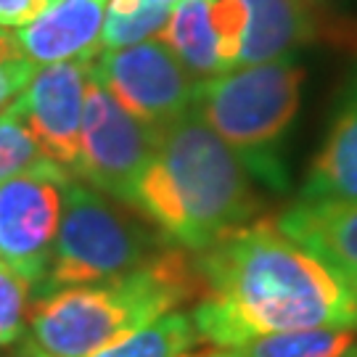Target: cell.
<instances>
[{
  "label": "cell",
  "instance_id": "obj_8",
  "mask_svg": "<svg viewBox=\"0 0 357 357\" xmlns=\"http://www.w3.org/2000/svg\"><path fill=\"white\" fill-rule=\"evenodd\" d=\"M69 180L64 167L51 165L0 183V259L32 286L51 262Z\"/></svg>",
  "mask_w": 357,
  "mask_h": 357
},
{
  "label": "cell",
  "instance_id": "obj_7",
  "mask_svg": "<svg viewBox=\"0 0 357 357\" xmlns=\"http://www.w3.org/2000/svg\"><path fill=\"white\" fill-rule=\"evenodd\" d=\"M93 75L122 109L153 130H165L191 112L199 85L162 40L103 51L93 64Z\"/></svg>",
  "mask_w": 357,
  "mask_h": 357
},
{
  "label": "cell",
  "instance_id": "obj_16",
  "mask_svg": "<svg viewBox=\"0 0 357 357\" xmlns=\"http://www.w3.org/2000/svg\"><path fill=\"white\" fill-rule=\"evenodd\" d=\"M357 349L355 328H307L270 333L249 344L236 347L238 357H344Z\"/></svg>",
  "mask_w": 357,
  "mask_h": 357
},
{
  "label": "cell",
  "instance_id": "obj_11",
  "mask_svg": "<svg viewBox=\"0 0 357 357\" xmlns=\"http://www.w3.org/2000/svg\"><path fill=\"white\" fill-rule=\"evenodd\" d=\"M109 0H59L32 24L22 26L16 40L35 64L93 61L101 51V29Z\"/></svg>",
  "mask_w": 357,
  "mask_h": 357
},
{
  "label": "cell",
  "instance_id": "obj_20",
  "mask_svg": "<svg viewBox=\"0 0 357 357\" xmlns=\"http://www.w3.org/2000/svg\"><path fill=\"white\" fill-rule=\"evenodd\" d=\"M209 22L215 29L222 72L236 69L243 26H246V3L243 0H209Z\"/></svg>",
  "mask_w": 357,
  "mask_h": 357
},
{
  "label": "cell",
  "instance_id": "obj_18",
  "mask_svg": "<svg viewBox=\"0 0 357 357\" xmlns=\"http://www.w3.org/2000/svg\"><path fill=\"white\" fill-rule=\"evenodd\" d=\"M172 8L167 6H151L143 3L135 11L116 13L106 8L101 29V48L103 51H114V48H128L143 40H153L162 35V29L169 22Z\"/></svg>",
  "mask_w": 357,
  "mask_h": 357
},
{
  "label": "cell",
  "instance_id": "obj_26",
  "mask_svg": "<svg viewBox=\"0 0 357 357\" xmlns=\"http://www.w3.org/2000/svg\"><path fill=\"white\" fill-rule=\"evenodd\" d=\"M344 357H357V349H355V352H349V355H344Z\"/></svg>",
  "mask_w": 357,
  "mask_h": 357
},
{
  "label": "cell",
  "instance_id": "obj_23",
  "mask_svg": "<svg viewBox=\"0 0 357 357\" xmlns=\"http://www.w3.org/2000/svg\"><path fill=\"white\" fill-rule=\"evenodd\" d=\"M35 72H38V64L29 59L13 61V64H0V109L6 103H11L29 85Z\"/></svg>",
  "mask_w": 357,
  "mask_h": 357
},
{
  "label": "cell",
  "instance_id": "obj_22",
  "mask_svg": "<svg viewBox=\"0 0 357 357\" xmlns=\"http://www.w3.org/2000/svg\"><path fill=\"white\" fill-rule=\"evenodd\" d=\"M59 0H0V26L3 29H22L40 19Z\"/></svg>",
  "mask_w": 357,
  "mask_h": 357
},
{
  "label": "cell",
  "instance_id": "obj_1",
  "mask_svg": "<svg viewBox=\"0 0 357 357\" xmlns=\"http://www.w3.org/2000/svg\"><path fill=\"white\" fill-rule=\"evenodd\" d=\"M199 342L236 349L270 333L355 328L357 291L273 220H252L196 252Z\"/></svg>",
  "mask_w": 357,
  "mask_h": 357
},
{
  "label": "cell",
  "instance_id": "obj_14",
  "mask_svg": "<svg viewBox=\"0 0 357 357\" xmlns=\"http://www.w3.org/2000/svg\"><path fill=\"white\" fill-rule=\"evenodd\" d=\"M159 40L178 56V61L196 79H206L222 72L217 38L209 22V0H180L172 6L169 22Z\"/></svg>",
  "mask_w": 357,
  "mask_h": 357
},
{
  "label": "cell",
  "instance_id": "obj_6",
  "mask_svg": "<svg viewBox=\"0 0 357 357\" xmlns=\"http://www.w3.org/2000/svg\"><path fill=\"white\" fill-rule=\"evenodd\" d=\"M156 143L159 130L143 125L128 109H122L90 66L79 156L72 172L96 191L132 206L138 180L151 162Z\"/></svg>",
  "mask_w": 357,
  "mask_h": 357
},
{
  "label": "cell",
  "instance_id": "obj_25",
  "mask_svg": "<svg viewBox=\"0 0 357 357\" xmlns=\"http://www.w3.org/2000/svg\"><path fill=\"white\" fill-rule=\"evenodd\" d=\"M143 3H151V6H167V8H172L175 3H180V0H143Z\"/></svg>",
  "mask_w": 357,
  "mask_h": 357
},
{
  "label": "cell",
  "instance_id": "obj_13",
  "mask_svg": "<svg viewBox=\"0 0 357 357\" xmlns=\"http://www.w3.org/2000/svg\"><path fill=\"white\" fill-rule=\"evenodd\" d=\"M243 26L238 66L262 64L291 56L296 48L318 38L315 13L305 0H243Z\"/></svg>",
  "mask_w": 357,
  "mask_h": 357
},
{
  "label": "cell",
  "instance_id": "obj_15",
  "mask_svg": "<svg viewBox=\"0 0 357 357\" xmlns=\"http://www.w3.org/2000/svg\"><path fill=\"white\" fill-rule=\"evenodd\" d=\"M199 333L193 328L191 312H167L135 331L114 339L90 357H183L199 347Z\"/></svg>",
  "mask_w": 357,
  "mask_h": 357
},
{
  "label": "cell",
  "instance_id": "obj_5",
  "mask_svg": "<svg viewBox=\"0 0 357 357\" xmlns=\"http://www.w3.org/2000/svg\"><path fill=\"white\" fill-rule=\"evenodd\" d=\"M167 246L172 243L138 209L69 180L51 262L32 296L122 278L146 268Z\"/></svg>",
  "mask_w": 357,
  "mask_h": 357
},
{
  "label": "cell",
  "instance_id": "obj_12",
  "mask_svg": "<svg viewBox=\"0 0 357 357\" xmlns=\"http://www.w3.org/2000/svg\"><path fill=\"white\" fill-rule=\"evenodd\" d=\"M275 225L294 241L315 252L357 291V202H296L275 220Z\"/></svg>",
  "mask_w": 357,
  "mask_h": 357
},
{
  "label": "cell",
  "instance_id": "obj_4",
  "mask_svg": "<svg viewBox=\"0 0 357 357\" xmlns=\"http://www.w3.org/2000/svg\"><path fill=\"white\" fill-rule=\"evenodd\" d=\"M305 66L294 56L236 66L199 79L193 109L236 153L249 178L289 191V138L302 106Z\"/></svg>",
  "mask_w": 357,
  "mask_h": 357
},
{
  "label": "cell",
  "instance_id": "obj_10",
  "mask_svg": "<svg viewBox=\"0 0 357 357\" xmlns=\"http://www.w3.org/2000/svg\"><path fill=\"white\" fill-rule=\"evenodd\" d=\"M296 202L307 204L357 202V66L349 72L339 90L323 146L307 169Z\"/></svg>",
  "mask_w": 357,
  "mask_h": 357
},
{
  "label": "cell",
  "instance_id": "obj_17",
  "mask_svg": "<svg viewBox=\"0 0 357 357\" xmlns=\"http://www.w3.org/2000/svg\"><path fill=\"white\" fill-rule=\"evenodd\" d=\"M45 151L40 149L38 138L32 135L29 125L24 122V114L13 98L0 109V183L16 175H24L32 169L51 167Z\"/></svg>",
  "mask_w": 357,
  "mask_h": 357
},
{
  "label": "cell",
  "instance_id": "obj_21",
  "mask_svg": "<svg viewBox=\"0 0 357 357\" xmlns=\"http://www.w3.org/2000/svg\"><path fill=\"white\" fill-rule=\"evenodd\" d=\"M315 13L318 35L357 45V0H305Z\"/></svg>",
  "mask_w": 357,
  "mask_h": 357
},
{
  "label": "cell",
  "instance_id": "obj_27",
  "mask_svg": "<svg viewBox=\"0 0 357 357\" xmlns=\"http://www.w3.org/2000/svg\"><path fill=\"white\" fill-rule=\"evenodd\" d=\"M19 357H22V355H19Z\"/></svg>",
  "mask_w": 357,
  "mask_h": 357
},
{
  "label": "cell",
  "instance_id": "obj_9",
  "mask_svg": "<svg viewBox=\"0 0 357 357\" xmlns=\"http://www.w3.org/2000/svg\"><path fill=\"white\" fill-rule=\"evenodd\" d=\"M93 61H59L35 72L16 103L45 156L64 169H75L79 156V130L85 112Z\"/></svg>",
  "mask_w": 357,
  "mask_h": 357
},
{
  "label": "cell",
  "instance_id": "obj_3",
  "mask_svg": "<svg viewBox=\"0 0 357 357\" xmlns=\"http://www.w3.org/2000/svg\"><path fill=\"white\" fill-rule=\"evenodd\" d=\"M199 296V275L185 249L167 246L146 268L122 278L32 296L22 357H90Z\"/></svg>",
  "mask_w": 357,
  "mask_h": 357
},
{
  "label": "cell",
  "instance_id": "obj_24",
  "mask_svg": "<svg viewBox=\"0 0 357 357\" xmlns=\"http://www.w3.org/2000/svg\"><path fill=\"white\" fill-rule=\"evenodd\" d=\"M183 357H238V355H236V349H215V347L199 349V347H193L191 352H185Z\"/></svg>",
  "mask_w": 357,
  "mask_h": 357
},
{
  "label": "cell",
  "instance_id": "obj_19",
  "mask_svg": "<svg viewBox=\"0 0 357 357\" xmlns=\"http://www.w3.org/2000/svg\"><path fill=\"white\" fill-rule=\"evenodd\" d=\"M32 283L0 259V347L19 342L26 331Z\"/></svg>",
  "mask_w": 357,
  "mask_h": 357
},
{
  "label": "cell",
  "instance_id": "obj_2",
  "mask_svg": "<svg viewBox=\"0 0 357 357\" xmlns=\"http://www.w3.org/2000/svg\"><path fill=\"white\" fill-rule=\"evenodd\" d=\"M138 209L167 241L202 252L259 209L255 180L196 109L159 130V143L138 180Z\"/></svg>",
  "mask_w": 357,
  "mask_h": 357
}]
</instances>
